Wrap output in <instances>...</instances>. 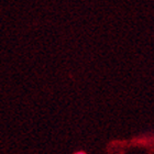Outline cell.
<instances>
[{"instance_id":"cell-1","label":"cell","mask_w":154,"mask_h":154,"mask_svg":"<svg viewBox=\"0 0 154 154\" xmlns=\"http://www.w3.org/2000/svg\"><path fill=\"white\" fill-rule=\"evenodd\" d=\"M74 154H86L84 151H78V152H75Z\"/></svg>"}]
</instances>
